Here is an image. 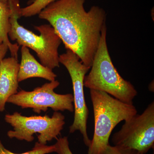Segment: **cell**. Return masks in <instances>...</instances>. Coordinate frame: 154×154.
<instances>
[{
	"instance_id": "obj_9",
	"label": "cell",
	"mask_w": 154,
	"mask_h": 154,
	"mask_svg": "<svg viewBox=\"0 0 154 154\" xmlns=\"http://www.w3.org/2000/svg\"><path fill=\"white\" fill-rule=\"evenodd\" d=\"M19 68L18 59L13 57L0 63V112L5 109L8 99L18 93Z\"/></svg>"
},
{
	"instance_id": "obj_7",
	"label": "cell",
	"mask_w": 154,
	"mask_h": 154,
	"mask_svg": "<svg viewBox=\"0 0 154 154\" xmlns=\"http://www.w3.org/2000/svg\"><path fill=\"white\" fill-rule=\"evenodd\" d=\"M59 61L66 68L72 84L74 118L69 127V133L79 131L82 135L84 143L88 147L91 140L87 131L89 110L85 99L84 81L90 68L84 65L79 56L70 50L66 49V52L59 55Z\"/></svg>"
},
{
	"instance_id": "obj_13",
	"label": "cell",
	"mask_w": 154,
	"mask_h": 154,
	"mask_svg": "<svg viewBox=\"0 0 154 154\" xmlns=\"http://www.w3.org/2000/svg\"><path fill=\"white\" fill-rule=\"evenodd\" d=\"M54 152H55L54 145L47 146L37 142L31 150L22 153H15L6 149L3 145L2 141L0 140V154H47Z\"/></svg>"
},
{
	"instance_id": "obj_5",
	"label": "cell",
	"mask_w": 154,
	"mask_h": 154,
	"mask_svg": "<svg viewBox=\"0 0 154 154\" xmlns=\"http://www.w3.org/2000/svg\"><path fill=\"white\" fill-rule=\"evenodd\" d=\"M5 119L14 128L7 134L10 138L30 142L34 140L33 134L38 133V142L43 145L57 139L65 124L64 116L59 111L54 112L51 117L47 115L28 117L16 112L6 114Z\"/></svg>"
},
{
	"instance_id": "obj_4",
	"label": "cell",
	"mask_w": 154,
	"mask_h": 154,
	"mask_svg": "<svg viewBox=\"0 0 154 154\" xmlns=\"http://www.w3.org/2000/svg\"><path fill=\"white\" fill-rule=\"evenodd\" d=\"M11 10L8 36L12 41H16L19 46L33 50L37 54L41 64L53 69L60 66L58 48L61 43L60 38L52 26L48 24L35 26L40 35L33 33L19 24L21 7L19 0H9Z\"/></svg>"
},
{
	"instance_id": "obj_6",
	"label": "cell",
	"mask_w": 154,
	"mask_h": 154,
	"mask_svg": "<svg viewBox=\"0 0 154 154\" xmlns=\"http://www.w3.org/2000/svg\"><path fill=\"white\" fill-rule=\"evenodd\" d=\"M113 146L146 154L154 146V102L141 114L137 113L125 121L112 136Z\"/></svg>"
},
{
	"instance_id": "obj_10",
	"label": "cell",
	"mask_w": 154,
	"mask_h": 154,
	"mask_svg": "<svg viewBox=\"0 0 154 154\" xmlns=\"http://www.w3.org/2000/svg\"><path fill=\"white\" fill-rule=\"evenodd\" d=\"M21 61L19 63V82L32 78H40L49 82L55 80L56 74L52 70L39 63L30 52L28 48L22 46Z\"/></svg>"
},
{
	"instance_id": "obj_18",
	"label": "cell",
	"mask_w": 154,
	"mask_h": 154,
	"mask_svg": "<svg viewBox=\"0 0 154 154\" xmlns=\"http://www.w3.org/2000/svg\"><path fill=\"white\" fill-rule=\"evenodd\" d=\"M30 1H31V2H33V1H34V0H30Z\"/></svg>"
},
{
	"instance_id": "obj_8",
	"label": "cell",
	"mask_w": 154,
	"mask_h": 154,
	"mask_svg": "<svg viewBox=\"0 0 154 154\" xmlns=\"http://www.w3.org/2000/svg\"><path fill=\"white\" fill-rule=\"evenodd\" d=\"M60 85L57 80L46 83L33 91L21 90L11 96L7 102L20 107L22 109L30 108L35 113L47 111L51 108L54 112L68 110L74 111L72 94H59L54 91Z\"/></svg>"
},
{
	"instance_id": "obj_1",
	"label": "cell",
	"mask_w": 154,
	"mask_h": 154,
	"mask_svg": "<svg viewBox=\"0 0 154 154\" xmlns=\"http://www.w3.org/2000/svg\"><path fill=\"white\" fill-rule=\"evenodd\" d=\"M85 0H57L38 14L54 29L66 49L91 67L99 46L102 30L106 25L107 14L104 9L93 6L85 9Z\"/></svg>"
},
{
	"instance_id": "obj_3",
	"label": "cell",
	"mask_w": 154,
	"mask_h": 154,
	"mask_svg": "<svg viewBox=\"0 0 154 154\" xmlns=\"http://www.w3.org/2000/svg\"><path fill=\"white\" fill-rule=\"evenodd\" d=\"M94 110V130L88 154H102L109 144L113 129L137 113L133 104L116 99L105 92L90 90Z\"/></svg>"
},
{
	"instance_id": "obj_2",
	"label": "cell",
	"mask_w": 154,
	"mask_h": 154,
	"mask_svg": "<svg viewBox=\"0 0 154 154\" xmlns=\"http://www.w3.org/2000/svg\"><path fill=\"white\" fill-rule=\"evenodd\" d=\"M107 32L106 25L102 28L91 70L84 79V87L105 92L125 103L133 104L137 91L130 82L120 75L114 66L107 48Z\"/></svg>"
},
{
	"instance_id": "obj_17",
	"label": "cell",
	"mask_w": 154,
	"mask_h": 154,
	"mask_svg": "<svg viewBox=\"0 0 154 154\" xmlns=\"http://www.w3.org/2000/svg\"><path fill=\"white\" fill-rule=\"evenodd\" d=\"M9 0H0V2L4 4H8Z\"/></svg>"
},
{
	"instance_id": "obj_14",
	"label": "cell",
	"mask_w": 154,
	"mask_h": 154,
	"mask_svg": "<svg viewBox=\"0 0 154 154\" xmlns=\"http://www.w3.org/2000/svg\"><path fill=\"white\" fill-rule=\"evenodd\" d=\"M54 146L55 152L58 154H73L70 149L68 139L67 137L57 139Z\"/></svg>"
},
{
	"instance_id": "obj_16",
	"label": "cell",
	"mask_w": 154,
	"mask_h": 154,
	"mask_svg": "<svg viewBox=\"0 0 154 154\" xmlns=\"http://www.w3.org/2000/svg\"><path fill=\"white\" fill-rule=\"evenodd\" d=\"M9 50L8 47L5 43L0 44V63L5 58L6 54Z\"/></svg>"
},
{
	"instance_id": "obj_11",
	"label": "cell",
	"mask_w": 154,
	"mask_h": 154,
	"mask_svg": "<svg viewBox=\"0 0 154 154\" xmlns=\"http://www.w3.org/2000/svg\"><path fill=\"white\" fill-rule=\"evenodd\" d=\"M10 16L11 10L8 3L4 4L0 2V44L3 43L7 45L12 57L18 59L20 46L17 44H12L8 36L10 27Z\"/></svg>"
},
{
	"instance_id": "obj_12",
	"label": "cell",
	"mask_w": 154,
	"mask_h": 154,
	"mask_svg": "<svg viewBox=\"0 0 154 154\" xmlns=\"http://www.w3.org/2000/svg\"><path fill=\"white\" fill-rule=\"evenodd\" d=\"M57 0H34L29 5L21 8V17H30L37 15L51 3Z\"/></svg>"
},
{
	"instance_id": "obj_15",
	"label": "cell",
	"mask_w": 154,
	"mask_h": 154,
	"mask_svg": "<svg viewBox=\"0 0 154 154\" xmlns=\"http://www.w3.org/2000/svg\"><path fill=\"white\" fill-rule=\"evenodd\" d=\"M102 154H142L136 151L121 148L109 145Z\"/></svg>"
}]
</instances>
